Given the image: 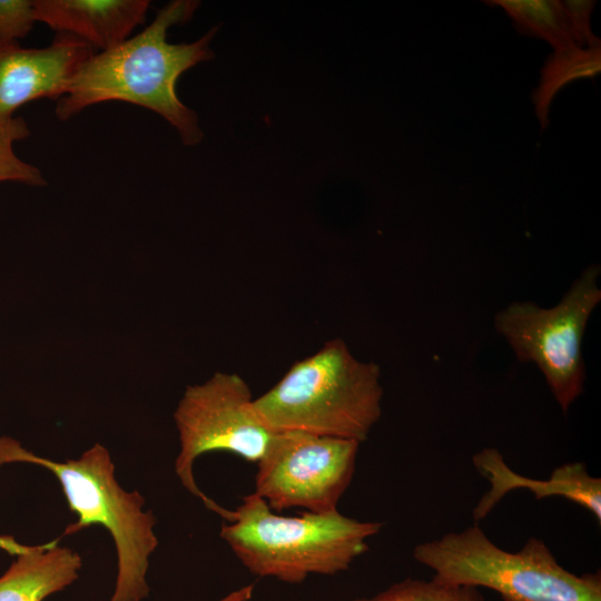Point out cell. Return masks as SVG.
Here are the masks:
<instances>
[{
  "instance_id": "cell-3",
  "label": "cell",
  "mask_w": 601,
  "mask_h": 601,
  "mask_svg": "<svg viewBox=\"0 0 601 601\" xmlns=\"http://www.w3.org/2000/svg\"><path fill=\"white\" fill-rule=\"evenodd\" d=\"M383 528L342 514L305 512L285 516L249 493L221 524L219 535L254 575L300 583L309 575L348 570Z\"/></svg>"
},
{
  "instance_id": "cell-6",
  "label": "cell",
  "mask_w": 601,
  "mask_h": 601,
  "mask_svg": "<svg viewBox=\"0 0 601 601\" xmlns=\"http://www.w3.org/2000/svg\"><path fill=\"white\" fill-rule=\"evenodd\" d=\"M179 437L175 473L183 486L205 506L231 519V511L207 496L194 476L195 461L209 452L225 451L257 463L275 432L258 417L248 383L236 373L216 372L200 384L188 386L174 412Z\"/></svg>"
},
{
  "instance_id": "cell-12",
  "label": "cell",
  "mask_w": 601,
  "mask_h": 601,
  "mask_svg": "<svg viewBox=\"0 0 601 601\" xmlns=\"http://www.w3.org/2000/svg\"><path fill=\"white\" fill-rule=\"evenodd\" d=\"M58 541L23 545L0 536V548L17 556L0 577V601H43L78 579L80 554Z\"/></svg>"
},
{
  "instance_id": "cell-8",
  "label": "cell",
  "mask_w": 601,
  "mask_h": 601,
  "mask_svg": "<svg viewBox=\"0 0 601 601\" xmlns=\"http://www.w3.org/2000/svg\"><path fill=\"white\" fill-rule=\"evenodd\" d=\"M359 444L300 431L275 432L256 463L254 493L276 513L290 508L337 511L355 473Z\"/></svg>"
},
{
  "instance_id": "cell-7",
  "label": "cell",
  "mask_w": 601,
  "mask_h": 601,
  "mask_svg": "<svg viewBox=\"0 0 601 601\" xmlns=\"http://www.w3.org/2000/svg\"><path fill=\"white\" fill-rule=\"evenodd\" d=\"M600 267L591 265L577 278L553 307L513 302L494 318L521 363H533L566 413L583 392L585 368L582 338L589 318L601 300Z\"/></svg>"
},
{
  "instance_id": "cell-18",
  "label": "cell",
  "mask_w": 601,
  "mask_h": 601,
  "mask_svg": "<svg viewBox=\"0 0 601 601\" xmlns=\"http://www.w3.org/2000/svg\"><path fill=\"white\" fill-rule=\"evenodd\" d=\"M597 2L593 0H565L562 6L569 18L579 48L601 47L600 39L591 29L590 18Z\"/></svg>"
},
{
  "instance_id": "cell-13",
  "label": "cell",
  "mask_w": 601,
  "mask_h": 601,
  "mask_svg": "<svg viewBox=\"0 0 601 601\" xmlns=\"http://www.w3.org/2000/svg\"><path fill=\"white\" fill-rule=\"evenodd\" d=\"M600 71L601 47L553 51L541 68L539 86L532 92L541 129L548 127L552 101L563 87L578 79L593 78Z\"/></svg>"
},
{
  "instance_id": "cell-11",
  "label": "cell",
  "mask_w": 601,
  "mask_h": 601,
  "mask_svg": "<svg viewBox=\"0 0 601 601\" xmlns=\"http://www.w3.org/2000/svg\"><path fill=\"white\" fill-rule=\"evenodd\" d=\"M476 470L486 477L490 490L473 510V518L481 520L512 490L525 487L535 499L560 495L589 510L601 520V480L591 476L583 463H566L556 467L550 479L539 481L512 471L495 449H484L473 456Z\"/></svg>"
},
{
  "instance_id": "cell-2",
  "label": "cell",
  "mask_w": 601,
  "mask_h": 601,
  "mask_svg": "<svg viewBox=\"0 0 601 601\" xmlns=\"http://www.w3.org/2000/svg\"><path fill=\"white\" fill-rule=\"evenodd\" d=\"M28 463L51 472L61 484L69 509L78 516L61 536L90 525L105 528L117 552V578L110 601H141L149 594V559L158 546L156 518L145 511V497L117 481L109 451L96 443L78 459L55 461L27 450L13 437L0 436V469Z\"/></svg>"
},
{
  "instance_id": "cell-10",
  "label": "cell",
  "mask_w": 601,
  "mask_h": 601,
  "mask_svg": "<svg viewBox=\"0 0 601 601\" xmlns=\"http://www.w3.org/2000/svg\"><path fill=\"white\" fill-rule=\"evenodd\" d=\"M149 6L148 0H33L37 22L86 42L96 52L131 37Z\"/></svg>"
},
{
  "instance_id": "cell-9",
  "label": "cell",
  "mask_w": 601,
  "mask_h": 601,
  "mask_svg": "<svg viewBox=\"0 0 601 601\" xmlns=\"http://www.w3.org/2000/svg\"><path fill=\"white\" fill-rule=\"evenodd\" d=\"M96 51L86 42L59 33L45 48L19 42L0 46V120L39 98L60 99L79 67Z\"/></svg>"
},
{
  "instance_id": "cell-17",
  "label": "cell",
  "mask_w": 601,
  "mask_h": 601,
  "mask_svg": "<svg viewBox=\"0 0 601 601\" xmlns=\"http://www.w3.org/2000/svg\"><path fill=\"white\" fill-rule=\"evenodd\" d=\"M36 22L33 0H0V46L18 42Z\"/></svg>"
},
{
  "instance_id": "cell-16",
  "label": "cell",
  "mask_w": 601,
  "mask_h": 601,
  "mask_svg": "<svg viewBox=\"0 0 601 601\" xmlns=\"http://www.w3.org/2000/svg\"><path fill=\"white\" fill-rule=\"evenodd\" d=\"M29 135V127L22 117L0 120V183L12 181L36 187L47 185L41 170L14 152V142Z\"/></svg>"
},
{
  "instance_id": "cell-4",
  "label": "cell",
  "mask_w": 601,
  "mask_h": 601,
  "mask_svg": "<svg viewBox=\"0 0 601 601\" xmlns=\"http://www.w3.org/2000/svg\"><path fill=\"white\" fill-rule=\"evenodd\" d=\"M381 370L362 362L341 338L295 362L267 392L254 398L273 432L300 431L364 442L382 415Z\"/></svg>"
},
{
  "instance_id": "cell-5",
  "label": "cell",
  "mask_w": 601,
  "mask_h": 601,
  "mask_svg": "<svg viewBox=\"0 0 601 601\" xmlns=\"http://www.w3.org/2000/svg\"><path fill=\"white\" fill-rule=\"evenodd\" d=\"M413 556L441 582L487 588L503 601H601L600 572L577 575L568 571L536 538L510 552L474 524L417 544Z\"/></svg>"
},
{
  "instance_id": "cell-14",
  "label": "cell",
  "mask_w": 601,
  "mask_h": 601,
  "mask_svg": "<svg viewBox=\"0 0 601 601\" xmlns=\"http://www.w3.org/2000/svg\"><path fill=\"white\" fill-rule=\"evenodd\" d=\"M484 2L503 9L520 32L545 40L554 51L578 47L562 1L491 0Z\"/></svg>"
},
{
  "instance_id": "cell-15",
  "label": "cell",
  "mask_w": 601,
  "mask_h": 601,
  "mask_svg": "<svg viewBox=\"0 0 601 601\" xmlns=\"http://www.w3.org/2000/svg\"><path fill=\"white\" fill-rule=\"evenodd\" d=\"M352 601H484L476 588L406 578L371 598Z\"/></svg>"
},
{
  "instance_id": "cell-1",
  "label": "cell",
  "mask_w": 601,
  "mask_h": 601,
  "mask_svg": "<svg viewBox=\"0 0 601 601\" xmlns=\"http://www.w3.org/2000/svg\"><path fill=\"white\" fill-rule=\"evenodd\" d=\"M199 1L175 0L162 7L139 33L91 55L57 100L56 115L68 120L83 109L106 101H124L147 108L167 120L186 146L204 134L194 110L178 98V78L199 62L213 59L210 42L218 27L189 43H170L169 28L189 21Z\"/></svg>"
},
{
  "instance_id": "cell-19",
  "label": "cell",
  "mask_w": 601,
  "mask_h": 601,
  "mask_svg": "<svg viewBox=\"0 0 601 601\" xmlns=\"http://www.w3.org/2000/svg\"><path fill=\"white\" fill-rule=\"evenodd\" d=\"M254 593V585L248 584L236 589L218 601H250Z\"/></svg>"
}]
</instances>
